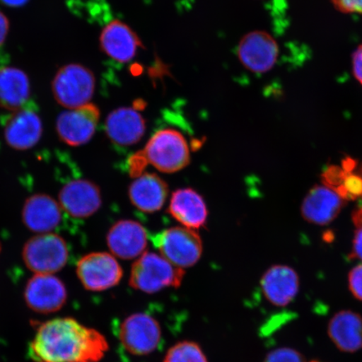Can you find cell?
Returning a JSON list of instances; mask_svg holds the SVG:
<instances>
[{"instance_id":"obj_1","label":"cell","mask_w":362,"mask_h":362,"mask_svg":"<svg viewBox=\"0 0 362 362\" xmlns=\"http://www.w3.org/2000/svg\"><path fill=\"white\" fill-rule=\"evenodd\" d=\"M108 350L107 339L100 332L71 317L45 321L30 345L39 362H100Z\"/></svg>"},{"instance_id":"obj_2","label":"cell","mask_w":362,"mask_h":362,"mask_svg":"<svg viewBox=\"0 0 362 362\" xmlns=\"http://www.w3.org/2000/svg\"><path fill=\"white\" fill-rule=\"evenodd\" d=\"M184 277V269L157 253L146 252L134 262L129 282L135 291L155 294L167 288L180 287Z\"/></svg>"},{"instance_id":"obj_3","label":"cell","mask_w":362,"mask_h":362,"mask_svg":"<svg viewBox=\"0 0 362 362\" xmlns=\"http://www.w3.org/2000/svg\"><path fill=\"white\" fill-rule=\"evenodd\" d=\"M144 160L163 173H175L191 161V155L184 136L177 130L165 129L153 134L143 151Z\"/></svg>"},{"instance_id":"obj_4","label":"cell","mask_w":362,"mask_h":362,"mask_svg":"<svg viewBox=\"0 0 362 362\" xmlns=\"http://www.w3.org/2000/svg\"><path fill=\"white\" fill-rule=\"evenodd\" d=\"M21 256L26 268L34 274H55L65 268L69 248L66 240L58 234L42 233L25 243Z\"/></svg>"},{"instance_id":"obj_5","label":"cell","mask_w":362,"mask_h":362,"mask_svg":"<svg viewBox=\"0 0 362 362\" xmlns=\"http://www.w3.org/2000/svg\"><path fill=\"white\" fill-rule=\"evenodd\" d=\"M160 255L181 269L192 268L201 259L202 241L196 230L176 226L163 230L152 238Z\"/></svg>"},{"instance_id":"obj_6","label":"cell","mask_w":362,"mask_h":362,"mask_svg":"<svg viewBox=\"0 0 362 362\" xmlns=\"http://www.w3.org/2000/svg\"><path fill=\"white\" fill-rule=\"evenodd\" d=\"M96 80L93 72L83 65L69 64L61 68L52 81L56 101L67 110L90 103Z\"/></svg>"},{"instance_id":"obj_7","label":"cell","mask_w":362,"mask_h":362,"mask_svg":"<svg viewBox=\"0 0 362 362\" xmlns=\"http://www.w3.org/2000/svg\"><path fill=\"white\" fill-rule=\"evenodd\" d=\"M76 273L83 287L90 292L110 291L124 277L123 268L116 257L105 252H90L81 257Z\"/></svg>"},{"instance_id":"obj_8","label":"cell","mask_w":362,"mask_h":362,"mask_svg":"<svg viewBox=\"0 0 362 362\" xmlns=\"http://www.w3.org/2000/svg\"><path fill=\"white\" fill-rule=\"evenodd\" d=\"M119 337L122 346L129 354L148 356L160 346L162 329L155 317L139 312L124 320L120 325Z\"/></svg>"},{"instance_id":"obj_9","label":"cell","mask_w":362,"mask_h":362,"mask_svg":"<svg viewBox=\"0 0 362 362\" xmlns=\"http://www.w3.org/2000/svg\"><path fill=\"white\" fill-rule=\"evenodd\" d=\"M67 298L66 284L54 274H34L24 289L27 307L37 314L57 313L66 305Z\"/></svg>"},{"instance_id":"obj_10","label":"cell","mask_w":362,"mask_h":362,"mask_svg":"<svg viewBox=\"0 0 362 362\" xmlns=\"http://www.w3.org/2000/svg\"><path fill=\"white\" fill-rule=\"evenodd\" d=\"M100 110L93 103L62 112L57 117L56 131L61 141L71 147L83 146L96 132Z\"/></svg>"},{"instance_id":"obj_11","label":"cell","mask_w":362,"mask_h":362,"mask_svg":"<svg viewBox=\"0 0 362 362\" xmlns=\"http://www.w3.org/2000/svg\"><path fill=\"white\" fill-rule=\"evenodd\" d=\"M279 48L275 39L256 30L244 35L238 47V57L243 66L253 74H266L277 62Z\"/></svg>"},{"instance_id":"obj_12","label":"cell","mask_w":362,"mask_h":362,"mask_svg":"<svg viewBox=\"0 0 362 362\" xmlns=\"http://www.w3.org/2000/svg\"><path fill=\"white\" fill-rule=\"evenodd\" d=\"M58 198L62 210L74 218H87L102 206L100 189L88 180L69 181L61 189Z\"/></svg>"},{"instance_id":"obj_13","label":"cell","mask_w":362,"mask_h":362,"mask_svg":"<svg viewBox=\"0 0 362 362\" xmlns=\"http://www.w3.org/2000/svg\"><path fill=\"white\" fill-rule=\"evenodd\" d=\"M107 244L112 255L119 259H138L146 252L148 234L144 226L137 221L122 220L108 230Z\"/></svg>"},{"instance_id":"obj_14","label":"cell","mask_w":362,"mask_h":362,"mask_svg":"<svg viewBox=\"0 0 362 362\" xmlns=\"http://www.w3.org/2000/svg\"><path fill=\"white\" fill-rule=\"evenodd\" d=\"M42 120L30 108L22 107L13 112L4 127V139L16 151H25L34 148L42 139Z\"/></svg>"},{"instance_id":"obj_15","label":"cell","mask_w":362,"mask_h":362,"mask_svg":"<svg viewBox=\"0 0 362 362\" xmlns=\"http://www.w3.org/2000/svg\"><path fill=\"white\" fill-rule=\"evenodd\" d=\"M62 211L60 203L49 194H35L23 206L22 221L31 232L52 233L61 223Z\"/></svg>"},{"instance_id":"obj_16","label":"cell","mask_w":362,"mask_h":362,"mask_svg":"<svg viewBox=\"0 0 362 362\" xmlns=\"http://www.w3.org/2000/svg\"><path fill=\"white\" fill-rule=\"evenodd\" d=\"M100 45L107 56L121 63L132 61L139 49L143 47L138 35L119 20H113L104 27L100 35Z\"/></svg>"},{"instance_id":"obj_17","label":"cell","mask_w":362,"mask_h":362,"mask_svg":"<svg viewBox=\"0 0 362 362\" xmlns=\"http://www.w3.org/2000/svg\"><path fill=\"white\" fill-rule=\"evenodd\" d=\"M260 284L267 300L278 307L291 304L300 291L298 274L286 265L271 267L262 275Z\"/></svg>"},{"instance_id":"obj_18","label":"cell","mask_w":362,"mask_h":362,"mask_svg":"<svg viewBox=\"0 0 362 362\" xmlns=\"http://www.w3.org/2000/svg\"><path fill=\"white\" fill-rule=\"evenodd\" d=\"M107 137L120 146L137 144L146 133V121L133 107H119L107 116L105 124Z\"/></svg>"},{"instance_id":"obj_19","label":"cell","mask_w":362,"mask_h":362,"mask_svg":"<svg viewBox=\"0 0 362 362\" xmlns=\"http://www.w3.org/2000/svg\"><path fill=\"white\" fill-rule=\"evenodd\" d=\"M344 199L325 185H316L308 193L302 204V215L310 223L327 225L342 209Z\"/></svg>"},{"instance_id":"obj_20","label":"cell","mask_w":362,"mask_h":362,"mask_svg":"<svg viewBox=\"0 0 362 362\" xmlns=\"http://www.w3.org/2000/svg\"><path fill=\"white\" fill-rule=\"evenodd\" d=\"M169 194L168 185L156 174H143L130 185L129 196L139 210L153 214L165 205Z\"/></svg>"},{"instance_id":"obj_21","label":"cell","mask_w":362,"mask_h":362,"mask_svg":"<svg viewBox=\"0 0 362 362\" xmlns=\"http://www.w3.org/2000/svg\"><path fill=\"white\" fill-rule=\"evenodd\" d=\"M168 211L185 228L197 230L206 223V202L200 194L191 188L180 189L172 194Z\"/></svg>"},{"instance_id":"obj_22","label":"cell","mask_w":362,"mask_h":362,"mask_svg":"<svg viewBox=\"0 0 362 362\" xmlns=\"http://www.w3.org/2000/svg\"><path fill=\"white\" fill-rule=\"evenodd\" d=\"M328 334L339 351L354 353L361 350V315L352 310L337 312L329 320Z\"/></svg>"},{"instance_id":"obj_23","label":"cell","mask_w":362,"mask_h":362,"mask_svg":"<svg viewBox=\"0 0 362 362\" xmlns=\"http://www.w3.org/2000/svg\"><path fill=\"white\" fill-rule=\"evenodd\" d=\"M325 187L336 192L344 200L362 198V167L348 157L341 166H330L322 175Z\"/></svg>"},{"instance_id":"obj_24","label":"cell","mask_w":362,"mask_h":362,"mask_svg":"<svg viewBox=\"0 0 362 362\" xmlns=\"http://www.w3.org/2000/svg\"><path fill=\"white\" fill-rule=\"evenodd\" d=\"M30 95L28 76L17 67L0 68V107L16 112L24 107Z\"/></svg>"},{"instance_id":"obj_25","label":"cell","mask_w":362,"mask_h":362,"mask_svg":"<svg viewBox=\"0 0 362 362\" xmlns=\"http://www.w3.org/2000/svg\"><path fill=\"white\" fill-rule=\"evenodd\" d=\"M163 362H208L206 355L198 343L183 341L172 346Z\"/></svg>"},{"instance_id":"obj_26","label":"cell","mask_w":362,"mask_h":362,"mask_svg":"<svg viewBox=\"0 0 362 362\" xmlns=\"http://www.w3.org/2000/svg\"><path fill=\"white\" fill-rule=\"evenodd\" d=\"M264 362H305L304 356L292 348H278L266 356Z\"/></svg>"},{"instance_id":"obj_27","label":"cell","mask_w":362,"mask_h":362,"mask_svg":"<svg viewBox=\"0 0 362 362\" xmlns=\"http://www.w3.org/2000/svg\"><path fill=\"white\" fill-rule=\"evenodd\" d=\"M349 289L357 300L362 301V264L353 268L348 277Z\"/></svg>"},{"instance_id":"obj_28","label":"cell","mask_w":362,"mask_h":362,"mask_svg":"<svg viewBox=\"0 0 362 362\" xmlns=\"http://www.w3.org/2000/svg\"><path fill=\"white\" fill-rule=\"evenodd\" d=\"M330 2L339 12L362 15V0H330Z\"/></svg>"},{"instance_id":"obj_29","label":"cell","mask_w":362,"mask_h":362,"mask_svg":"<svg viewBox=\"0 0 362 362\" xmlns=\"http://www.w3.org/2000/svg\"><path fill=\"white\" fill-rule=\"evenodd\" d=\"M353 221L356 226V230L353 240L351 257L362 261V219L353 217Z\"/></svg>"},{"instance_id":"obj_30","label":"cell","mask_w":362,"mask_h":362,"mask_svg":"<svg viewBox=\"0 0 362 362\" xmlns=\"http://www.w3.org/2000/svg\"><path fill=\"white\" fill-rule=\"evenodd\" d=\"M352 71L356 81L362 85V44L353 53Z\"/></svg>"},{"instance_id":"obj_31","label":"cell","mask_w":362,"mask_h":362,"mask_svg":"<svg viewBox=\"0 0 362 362\" xmlns=\"http://www.w3.org/2000/svg\"><path fill=\"white\" fill-rule=\"evenodd\" d=\"M8 29H10V24H8L7 17L0 11V45L6 40Z\"/></svg>"},{"instance_id":"obj_32","label":"cell","mask_w":362,"mask_h":362,"mask_svg":"<svg viewBox=\"0 0 362 362\" xmlns=\"http://www.w3.org/2000/svg\"><path fill=\"white\" fill-rule=\"evenodd\" d=\"M4 4L8 7H21L28 2V0H0Z\"/></svg>"},{"instance_id":"obj_33","label":"cell","mask_w":362,"mask_h":362,"mask_svg":"<svg viewBox=\"0 0 362 362\" xmlns=\"http://www.w3.org/2000/svg\"><path fill=\"white\" fill-rule=\"evenodd\" d=\"M353 217H354V218L362 219V208H361V209L356 211V214L354 215H353Z\"/></svg>"},{"instance_id":"obj_34","label":"cell","mask_w":362,"mask_h":362,"mask_svg":"<svg viewBox=\"0 0 362 362\" xmlns=\"http://www.w3.org/2000/svg\"><path fill=\"white\" fill-rule=\"evenodd\" d=\"M310 362H321V361H311Z\"/></svg>"},{"instance_id":"obj_35","label":"cell","mask_w":362,"mask_h":362,"mask_svg":"<svg viewBox=\"0 0 362 362\" xmlns=\"http://www.w3.org/2000/svg\"><path fill=\"white\" fill-rule=\"evenodd\" d=\"M0 251H1V243H0Z\"/></svg>"}]
</instances>
